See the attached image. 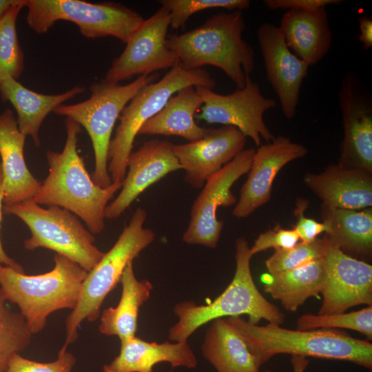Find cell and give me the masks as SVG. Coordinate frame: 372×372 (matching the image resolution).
Here are the masks:
<instances>
[{
  "label": "cell",
  "instance_id": "52a82bcc",
  "mask_svg": "<svg viewBox=\"0 0 372 372\" xmlns=\"http://www.w3.org/2000/svg\"><path fill=\"white\" fill-rule=\"evenodd\" d=\"M155 74L138 76L130 83L121 85L103 79L93 83L86 100L61 105L54 112L70 118L83 127L91 139L94 154V182L107 187L112 181L108 172V149L116 120L131 99L146 85L154 81Z\"/></svg>",
  "mask_w": 372,
  "mask_h": 372
},
{
  "label": "cell",
  "instance_id": "d6a6232c",
  "mask_svg": "<svg viewBox=\"0 0 372 372\" xmlns=\"http://www.w3.org/2000/svg\"><path fill=\"white\" fill-rule=\"evenodd\" d=\"M330 244L327 238H316L311 242H298L291 248L276 251L265 261L269 274L293 269L324 258Z\"/></svg>",
  "mask_w": 372,
  "mask_h": 372
},
{
  "label": "cell",
  "instance_id": "4316f807",
  "mask_svg": "<svg viewBox=\"0 0 372 372\" xmlns=\"http://www.w3.org/2000/svg\"><path fill=\"white\" fill-rule=\"evenodd\" d=\"M203 101L194 86L173 94L164 107L140 129L138 134L180 136L189 142L202 138L207 129L197 125L195 116Z\"/></svg>",
  "mask_w": 372,
  "mask_h": 372
},
{
  "label": "cell",
  "instance_id": "9c48e42d",
  "mask_svg": "<svg viewBox=\"0 0 372 372\" xmlns=\"http://www.w3.org/2000/svg\"><path fill=\"white\" fill-rule=\"evenodd\" d=\"M3 213L14 215L29 228L31 236L24 240L25 249L45 248L72 260L90 271L104 252L94 245L95 238L79 218L70 211L56 206L44 208L30 199L3 205Z\"/></svg>",
  "mask_w": 372,
  "mask_h": 372
},
{
  "label": "cell",
  "instance_id": "ba28073f",
  "mask_svg": "<svg viewBox=\"0 0 372 372\" xmlns=\"http://www.w3.org/2000/svg\"><path fill=\"white\" fill-rule=\"evenodd\" d=\"M190 85L213 90L216 83L205 70H186L178 65L159 81L141 88L124 107L108 149L107 169L112 183H123L127 159L141 127L164 107L173 94Z\"/></svg>",
  "mask_w": 372,
  "mask_h": 372
},
{
  "label": "cell",
  "instance_id": "7bdbcfd3",
  "mask_svg": "<svg viewBox=\"0 0 372 372\" xmlns=\"http://www.w3.org/2000/svg\"><path fill=\"white\" fill-rule=\"evenodd\" d=\"M264 372H273V371H270V370H266V371H265Z\"/></svg>",
  "mask_w": 372,
  "mask_h": 372
},
{
  "label": "cell",
  "instance_id": "5b68a950",
  "mask_svg": "<svg viewBox=\"0 0 372 372\" xmlns=\"http://www.w3.org/2000/svg\"><path fill=\"white\" fill-rule=\"evenodd\" d=\"M54 268L45 273L27 275L0 263V288L7 300L17 304L32 335L45 328L48 316L73 309L88 271L59 254Z\"/></svg>",
  "mask_w": 372,
  "mask_h": 372
},
{
  "label": "cell",
  "instance_id": "6da1fadb",
  "mask_svg": "<svg viewBox=\"0 0 372 372\" xmlns=\"http://www.w3.org/2000/svg\"><path fill=\"white\" fill-rule=\"evenodd\" d=\"M65 128L66 140L62 151L46 152L49 173L33 200L40 205L56 206L70 211L84 222L92 234H98L105 228L109 201L123 183L114 182L107 187L96 185L77 151L81 125L66 118Z\"/></svg>",
  "mask_w": 372,
  "mask_h": 372
},
{
  "label": "cell",
  "instance_id": "484cf974",
  "mask_svg": "<svg viewBox=\"0 0 372 372\" xmlns=\"http://www.w3.org/2000/svg\"><path fill=\"white\" fill-rule=\"evenodd\" d=\"M210 322L200 349L216 372H260L256 356L226 318Z\"/></svg>",
  "mask_w": 372,
  "mask_h": 372
},
{
  "label": "cell",
  "instance_id": "8fae6325",
  "mask_svg": "<svg viewBox=\"0 0 372 372\" xmlns=\"http://www.w3.org/2000/svg\"><path fill=\"white\" fill-rule=\"evenodd\" d=\"M195 87L203 101L195 116L197 118L209 123L236 127L258 147L262 145V138L267 143L275 138L266 125L263 115L267 110L273 108L276 103L262 94L250 75L247 76L242 88H237L229 94H218L202 86Z\"/></svg>",
  "mask_w": 372,
  "mask_h": 372
},
{
  "label": "cell",
  "instance_id": "4fadbf2b",
  "mask_svg": "<svg viewBox=\"0 0 372 372\" xmlns=\"http://www.w3.org/2000/svg\"><path fill=\"white\" fill-rule=\"evenodd\" d=\"M170 26L169 11L161 6L145 19L115 59L104 79L118 83L135 75H149L159 70L178 65L176 54L167 48V33Z\"/></svg>",
  "mask_w": 372,
  "mask_h": 372
},
{
  "label": "cell",
  "instance_id": "30bf717a",
  "mask_svg": "<svg viewBox=\"0 0 372 372\" xmlns=\"http://www.w3.org/2000/svg\"><path fill=\"white\" fill-rule=\"evenodd\" d=\"M27 23L43 34L58 21L74 23L87 39L113 37L126 43L144 21L143 17L124 5L81 0H25Z\"/></svg>",
  "mask_w": 372,
  "mask_h": 372
},
{
  "label": "cell",
  "instance_id": "9a60e30c",
  "mask_svg": "<svg viewBox=\"0 0 372 372\" xmlns=\"http://www.w3.org/2000/svg\"><path fill=\"white\" fill-rule=\"evenodd\" d=\"M257 38L268 81L278 96L284 116L291 120L296 114L300 88L309 66L288 48L278 26L262 23Z\"/></svg>",
  "mask_w": 372,
  "mask_h": 372
},
{
  "label": "cell",
  "instance_id": "83f0119b",
  "mask_svg": "<svg viewBox=\"0 0 372 372\" xmlns=\"http://www.w3.org/2000/svg\"><path fill=\"white\" fill-rule=\"evenodd\" d=\"M122 293L115 307L103 310L99 330L107 336H117L121 341L136 336L140 307L149 299L153 289L148 280H139L133 269V262L125 268L121 280Z\"/></svg>",
  "mask_w": 372,
  "mask_h": 372
},
{
  "label": "cell",
  "instance_id": "7402d4cb",
  "mask_svg": "<svg viewBox=\"0 0 372 372\" xmlns=\"http://www.w3.org/2000/svg\"><path fill=\"white\" fill-rule=\"evenodd\" d=\"M167 362L172 368L195 369L196 357L187 343L147 342L136 336L121 341L119 354L103 366V372H153L154 366Z\"/></svg>",
  "mask_w": 372,
  "mask_h": 372
},
{
  "label": "cell",
  "instance_id": "5bb4252c",
  "mask_svg": "<svg viewBox=\"0 0 372 372\" xmlns=\"http://www.w3.org/2000/svg\"><path fill=\"white\" fill-rule=\"evenodd\" d=\"M324 277L318 314L346 312L361 304L372 305V266L329 246L324 257Z\"/></svg>",
  "mask_w": 372,
  "mask_h": 372
},
{
  "label": "cell",
  "instance_id": "f1b7e54d",
  "mask_svg": "<svg viewBox=\"0 0 372 372\" xmlns=\"http://www.w3.org/2000/svg\"><path fill=\"white\" fill-rule=\"evenodd\" d=\"M324 277V258L302 267L263 276L264 291L295 312L305 301L320 294Z\"/></svg>",
  "mask_w": 372,
  "mask_h": 372
},
{
  "label": "cell",
  "instance_id": "ab89813d",
  "mask_svg": "<svg viewBox=\"0 0 372 372\" xmlns=\"http://www.w3.org/2000/svg\"><path fill=\"white\" fill-rule=\"evenodd\" d=\"M360 34L359 41L364 50H369L372 47V19L366 16L358 19Z\"/></svg>",
  "mask_w": 372,
  "mask_h": 372
},
{
  "label": "cell",
  "instance_id": "74e56055",
  "mask_svg": "<svg viewBox=\"0 0 372 372\" xmlns=\"http://www.w3.org/2000/svg\"><path fill=\"white\" fill-rule=\"evenodd\" d=\"M342 3L340 0H265L264 5L272 10H316L329 5Z\"/></svg>",
  "mask_w": 372,
  "mask_h": 372
},
{
  "label": "cell",
  "instance_id": "7c38bea8",
  "mask_svg": "<svg viewBox=\"0 0 372 372\" xmlns=\"http://www.w3.org/2000/svg\"><path fill=\"white\" fill-rule=\"evenodd\" d=\"M255 152L254 148L243 149L207 180L192 206L183 242L211 249L217 247L224 225L223 220L217 219L218 207L236 203L231 187L249 172Z\"/></svg>",
  "mask_w": 372,
  "mask_h": 372
},
{
  "label": "cell",
  "instance_id": "60d3db41",
  "mask_svg": "<svg viewBox=\"0 0 372 372\" xmlns=\"http://www.w3.org/2000/svg\"><path fill=\"white\" fill-rule=\"evenodd\" d=\"M291 363L293 372H304L309 364V360L304 357L292 356Z\"/></svg>",
  "mask_w": 372,
  "mask_h": 372
},
{
  "label": "cell",
  "instance_id": "d6986e66",
  "mask_svg": "<svg viewBox=\"0 0 372 372\" xmlns=\"http://www.w3.org/2000/svg\"><path fill=\"white\" fill-rule=\"evenodd\" d=\"M119 194L107 206L105 218L119 217L147 188L168 174L182 169L173 152V144L166 140L145 141L132 152Z\"/></svg>",
  "mask_w": 372,
  "mask_h": 372
},
{
  "label": "cell",
  "instance_id": "ffe728a7",
  "mask_svg": "<svg viewBox=\"0 0 372 372\" xmlns=\"http://www.w3.org/2000/svg\"><path fill=\"white\" fill-rule=\"evenodd\" d=\"M303 180L322 205L356 210L372 207V173L338 163L318 174L309 172Z\"/></svg>",
  "mask_w": 372,
  "mask_h": 372
},
{
  "label": "cell",
  "instance_id": "f546056e",
  "mask_svg": "<svg viewBox=\"0 0 372 372\" xmlns=\"http://www.w3.org/2000/svg\"><path fill=\"white\" fill-rule=\"evenodd\" d=\"M0 288V372H6L11 358L26 349L32 334L19 312L8 307Z\"/></svg>",
  "mask_w": 372,
  "mask_h": 372
},
{
  "label": "cell",
  "instance_id": "e0dca14e",
  "mask_svg": "<svg viewBox=\"0 0 372 372\" xmlns=\"http://www.w3.org/2000/svg\"><path fill=\"white\" fill-rule=\"evenodd\" d=\"M338 99L344 127L338 163L372 173V106L354 75L342 79Z\"/></svg>",
  "mask_w": 372,
  "mask_h": 372
},
{
  "label": "cell",
  "instance_id": "3957f363",
  "mask_svg": "<svg viewBox=\"0 0 372 372\" xmlns=\"http://www.w3.org/2000/svg\"><path fill=\"white\" fill-rule=\"evenodd\" d=\"M226 320L245 340L260 366L274 355L290 354L345 361L372 369V344L344 331L333 329L293 330L271 323L261 326L240 316Z\"/></svg>",
  "mask_w": 372,
  "mask_h": 372
},
{
  "label": "cell",
  "instance_id": "d4e9b609",
  "mask_svg": "<svg viewBox=\"0 0 372 372\" xmlns=\"http://www.w3.org/2000/svg\"><path fill=\"white\" fill-rule=\"evenodd\" d=\"M325 237L330 246L362 260L372 254V209H346L322 205Z\"/></svg>",
  "mask_w": 372,
  "mask_h": 372
},
{
  "label": "cell",
  "instance_id": "2e32d148",
  "mask_svg": "<svg viewBox=\"0 0 372 372\" xmlns=\"http://www.w3.org/2000/svg\"><path fill=\"white\" fill-rule=\"evenodd\" d=\"M307 153L304 145L281 135L258 147L233 215L237 218H245L267 203L278 172L289 163L303 158Z\"/></svg>",
  "mask_w": 372,
  "mask_h": 372
},
{
  "label": "cell",
  "instance_id": "836d02e7",
  "mask_svg": "<svg viewBox=\"0 0 372 372\" xmlns=\"http://www.w3.org/2000/svg\"><path fill=\"white\" fill-rule=\"evenodd\" d=\"M158 2L169 11L170 26L173 29L183 27L192 14L201 10L222 8L242 11L249 8L251 4L249 0H161Z\"/></svg>",
  "mask_w": 372,
  "mask_h": 372
},
{
  "label": "cell",
  "instance_id": "8d00e7d4",
  "mask_svg": "<svg viewBox=\"0 0 372 372\" xmlns=\"http://www.w3.org/2000/svg\"><path fill=\"white\" fill-rule=\"evenodd\" d=\"M308 204L309 201L307 200L298 198L294 210L297 221L293 229L297 233L299 239L303 242L314 241L319 234L326 231V226L323 223H319L304 216V212Z\"/></svg>",
  "mask_w": 372,
  "mask_h": 372
},
{
  "label": "cell",
  "instance_id": "e575fe53",
  "mask_svg": "<svg viewBox=\"0 0 372 372\" xmlns=\"http://www.w3.org/2000/svg\"><path fill=\"white\" fill-rule=\"evenodd\" d=\"M63 346L58 353L57 358L50 362H39L14 354L10 359L6 372H72L76 358Z\"/></svg>",
  "mask_w": 372,
  "mask_h": 372
},
{
  "label": "cell",
  "instance_id": "603a6c76",
  "mask_svg": "<svg viewBox=\"0 0 372 372\" xmlns=\"http://www.w3.org/2000/svg\"><path fill=\"white\" fill-rule=\"evenodd\" d=\"M278 27L288 48L309 66L321 61L331 46L332 34L325 8L287 10Z\"/></svg>",
  "mask_w": 372,
  "mask_h": 372
},
{
  "label": "cell",
  "instance_id": "1f68e13d",
  "mask_svg": "<svg viewBox=\"0 0 372 372\" xmlns=\"http://www.w3.org/2000/svg\"><path fill=\"white\" fill-rule=\"evenodd\" d=\"M298 330L318 329H347L372 339V306L349 313L332 314H304L297 320Z\"/></svg>",
  "mask_w": 372,
  "mask_h": 372
},
{
  "label": "cell",
  "instance_id": "4dcf8cb0",
  "mask_svg": "<svg viewBox=\"0 0 372 372\" xmlns=\"http://www.w3.org/2000/svg\"><path fill=\"white\" fill-rule=\"evenodd\" d=\"M25 0H19L0 21V85L6 77L17 80L24 67L23 53L16 28L17 19Z\"/></svg>",
  "mask_w": 372,
  "mask_h": 372
},
{
  "label": "cell",
  "instance_id": "8992f818",
  "mask_svg": "<svg viewBox=\"0 0 372 372\" xmlns=\"http://www.w3.org/2000/svg\"><path fill=\"white\" fill-rule=\"evenodd\" d=\"M146 218V211L137 208L114 245L88 271L77 304L65 320L64 346L68 347L76 340L82 322L98 319L105 298L120 282L127 265L155 240L154 232L143 226Z\"/></svg>",
  "mask_w": 372,
  "mask_h": 372
},
{
  "label": "cell",
  "instance_id": "ac0fdd59",
  "mask_svg": "<svg viewBox=\"0 0 372 372\" xmlns=\"http://www.w3.org/2000/svg\"><path fill=\"white\" fill-rule=\"evenodd\" d=\"M247 137L236 127L224 125L207 129L204 136L194 142L173 145V152L185 180L192 187L202 188L207 180L244 149Z\"/></svg>",
  "mask_w": 372,
  "mask_h": 372
},
{
  "label": "cell",
  "instance_id": "44dd1931",
  "mask_svg": "<svg viewBox=\"0 0 372 372\" xmlns=\"http://www.w3.org/2000/svg\"><path fill=\"white\" fill-rule=\"evenodd\" d=\"M26 136L10 109L0 114V156L3 176V203L11 205L32 199L41 185L24 156Z\"/></svg>",
  "mask_w": 372,
  "mask_h": 372
},
{
  "label": "cell",
  "instance_id": "b9f144b4",
  "mask_svg": "<svg viewBox=\"0 0 372 372\" xmlns=\"http://www.w3.org/2000/svg\"><path fill=\"white\" fill-rule=\"evenodd\" d=\"M19 0H0V21Z\"/></svg>",
  "mask_w": 372,
  "mask_h": 372
},
{
  "label": "cell",
  "instance_id": "cb8c5ba5",
  "mask_svg": "<svg viewBox=\"0 0 372 372\" xmlns=\"http://www.w3.org/2000/svg\"><path fill=\"white\" fill-rule=\"evenodd\" d=\"M85 87L76 85L59 94H44L30 90L12 77L5 78L0 85L3 101H9L17 114L19 130L40 145L39 132L45 117L64 102L83 93Z\"/></svg>",
  "mask_w": 372,
  "mask_h": 372
},
{
  "label": "cell",
  "instance_id": "f35d334b",
  "mask_svg": "<svg viewBox=\"0 0 372 372\" xmlns=\"http://www.w3.org/2000/svg\"><path fill=\"white\" fill-rule=\"evenodd\" d=\"M3 203V176L1 164L0 162V227H1V222L2 220ZM0 263L6 266L10 267L19 272L25 273L22 266L7 255V254L6 253L3 247L1 238H0Z\"/></svg>",
  "mask_w": 372,
  "mask_h": 372
},
{
  "label": "cell",
  "instance_id": "7a4b0ae2",
  "mask_svg": "<svg viewBox=\"0 0 372 372\" xmlns=\"http://www.w3.org/2000/svg\"><path fill=\"white\" fill-rule=\"evenodd\" d=\"M245 19L241 10L220 12L183 34L167 36L166 44L186 70L213 65L222 70L242 88L255 66V52L243 39Z\"/></svg>",
  "mask_w": 372,
  "mask_h": 372
},
{
  "label": "cell",
  "instance_id": "277c9868",
  "mask_svg": "<svg viewBox=\"0 0 372 372\" xmlns=\"http://www.w3.org/2000/svg\"><path fill=\"white\" fill-rule=\"evenodd\" d=\"M236 270L225 291L207 304L194 301L178 302L173 308L178 321L169 329L171 341L185 342L201 326L218 318L248 316V321L258 324L262 320L281 325L285 315L268 301L258 289L251 271L250 247L244 237L236 240Z\"/></svg>",
  "mask_w": 372,
  "mask_h": 372
},
{
  "label": "cell",
  "instance_id": "d590c367",
  "mask_svg": "<svg viewBox=\"0 0 372 372\" xmlns=\"http://www.w3.org/2000/svg\"><path fill=\"white\" fill-rule=\"evenodd\" d=\"M299 237L293 229H287L277 225L272 229L260 234L249 249L251 255H254L273 249L275 251L292 247L299 241Z\"/></svg>",
  "mask_w": 372,
  "mask_h": 372
}]
</instances>
